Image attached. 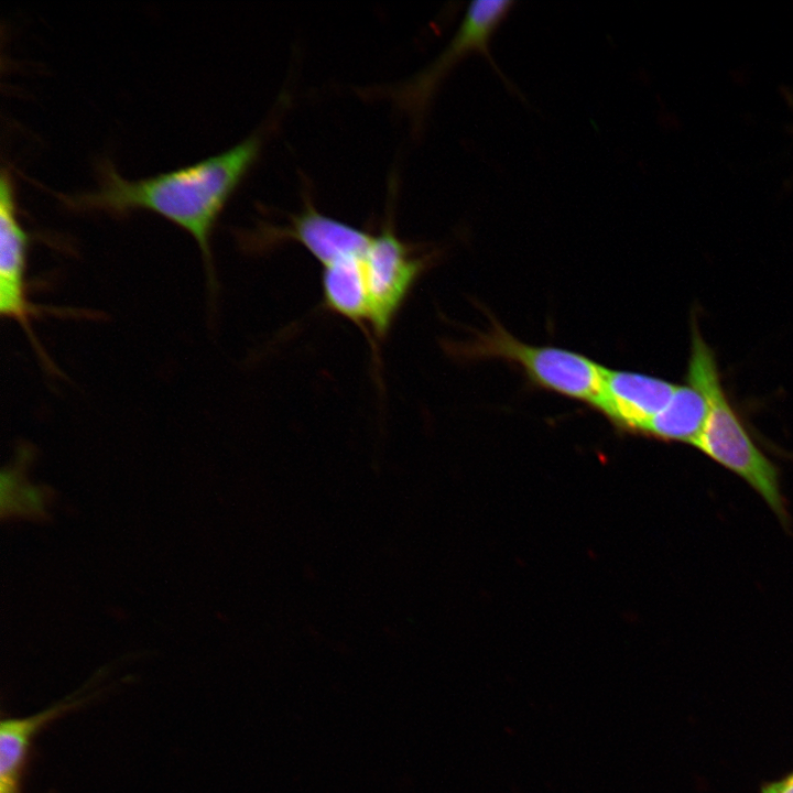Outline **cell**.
I'll return each instance as SVG.
<instances>
[{
    "label": "cell",
    "instance_id": "10",
    "mask_svg": "<svg viewBox=\"0 0 793 793\" xmlns=\"http://www.w3.org/2000/svg\"><path fill=\"white\" fill-rule=\"evenodd\" d=\"M368 248L359 254L323 267L322 290L326 308L357 325L370 324V300L365 275Z\"/></svg>",
    "mask_w": 793,
    "mask_h": 793
},
{
    "label": "cell",
    "instance_id": "12",
    "mask_svg": "<svg viewBox=\"0 0 793 793\" xmlns=\"http://www.w3.org/2000/svg\"><path fill=\"white\" fill-rule=\"evenodd\" d=\"M17 469V466L15 468H3L0 474V506L2 514L22 511L18 499L20 480Z\"/></svg>",
    "mask_w": 793,
    "mask_h": 793
},
{
    "label": "cell",
    "instance_id": "3",
    "mask_svg": "<svg viewBox=\"0 0 793 793\" xmlns=\"http://www.w3.org/2000/svg\"><path fill=\"white\" fill-rule=\"evenodd\" d=\"M468 360L499 359L515 365L536 388L584 402L590 406L601 387L605 367L573 350L526 344L496 318L491 325L457 347Z\"/></svg>",
    "mask_w": 793,
    "mask_h": 793
},
{
    "label": "cell",
    "instance_id": "9",
    "mask_svg": "<svg viewBox=\"0 0 793 793\" xmlns=\"http://www.w3.org/2000/svg\"><path fill=\"white\" fill-rule=\"evenodd\" d=\"M80 699H64L26 717H11L0 724V793H20V779L35 735L46 724L68 711Z\"/></svg>",
    "mask_w": 793,
    "mask_h": 793
},
{
    "label": "cell",
    "instance_id": "15",
    "mask_svg": "<svg viewBox=\"0 0 793 793\" xmlns=\"http://www.w3.org/2000/svg\"><path fill=\"white\" fill-rule=\"evenodd\" d=\"M33 458V452L31 448L24 446L20 447L17 452L15 465L18 467H25Z\"/></svg>",
    "mask_w": 793,
    "mask_h": 793
},
{
    "label": "cell",
    "instance_id": "4",
    "mask_svg": "<svg viewBox=\"0 0 793 793\" xmlns=\"http://www.w3.org/2000/svg\"><path fill=\"white\" fill-rule=\"evenodd\" d=\"M427 265L390 226L373 235L365 256L370 300V326L378 337L387 335L398 312Z\"/></svg>",
    "mask_w": 793,
    "mask_h": 793
},
{
    "label": "cell",
    "instance_id": "1",
    "mask_svg": "<svg viewBox=\"0 0 793 793\" xmlns=\"http://www.w3.org/2000/svg\"><path fill=\"white\" fill-rule=\"evenodd\" d=\"M262 141V133H253L218 154L139 180L122 177L110 160L101 159L95 189L55 196L73 210L123 215L145 208L162 215L195 238L213 286L211 231L228 198L257 161Z\"/></svg>",
    "mask_w": 793,
    "mask_h": 793
},
{
    "label": "cell",
    "instance_id": "8",
    "mask_svg": "<svg viewBox=\"0 0 793 793\" xmlns=\"http://www.w3.org/2000/svg\"><path fill=\"white\" fill-rule=\"evenodd\" d=\"M253 241L289 239L302 245L323 267L363 252L371 233L318 211L309 202L282 227H262Z\"/></svg>",
    "mask_w": 793,
    "mask_h": 793
},
{
    "label": "cell",
    "instance_id": "11",
    "mask_svg": "<svg viewBox=\"0 0 793 793\" xmlns=\"http://www.w3.org/2000/svg\"><path fill=\"white\" fill-rule=\"evenodd\" d=\"M708 414V401L702 389L685 380L676 384L666 405L648 424L644 435L664 442L694 445Z\"/></svg>",
    "mask_w": 793,
    "mask_h": 793
},
{
    "label": "cell",
    "instance_id": "14",
    "mask_svg": "<svg viewBox=\"0 0 793 793\" xmlns=\"http://www.w3.org/2000/svg\"><path fill=\"white\" fill-rule=\"evenodd\" d=\"M761 793H793V772L779 781L764 784Z\"/></svg>",
    "mask_w": 793,
    "mask_h": 793
},
{
    "label": "cell",
    "instance_id": "13",
    "mask_svg": "<svg viewBox=\"0 0 793 793\" xmlns=\"http://www.w3.org/2000/svg\"><path fill=\"white\" fill-rule=\"evenodd\" d=\"M18 499L22 510L34 514H42L45 511L44 497L42 491L32 485L20 486Z\"/></svg>",
    "mask_w": 793,
    "mask_h": 793
},
{
    "label": "cell",
    "instance_id": "2",
    "mask_svg": "<svg viewBox=\"0 0 793 793\" xmlns=\"http://www.w3.org/2000/svg\"><path fill=\"white\" fill-rule=\"evenodd\" d=\"M686 380L698 385L708 401L705 425L693 446L745 480L789 528L791 519L781 490L779 468L757 445L728 398L715 352L704 339L695 317L691 325Z\"/></svg>",
    "mask_w": 793,
    "mask_h": 793
},
{
    "label": "cell",
    "instance_id": "5",
    "mask_svg": "<svg viewBox=\"0 0 793 793\" xmlns=\"http://www.w3.org/2000/svg\"><path fill=\"white\" fill-rule=\"evenodd\" d=\"M513 1H472L456 33L437 58L401 89L400 99L422 112L443 78L471 52H479L492 63L489 43L492 34L510 13Z\"/></svg>",
    "mask_w": 793,
    "mask_h": 793
},
{
    "label": "cell",
    "instance_id": "6",
    "mask_svg": "<svg viewBox=\"0 0 793 793\" xmlns=\"http://www.w3.org/2000/svg\"><path fill=\"white\" fill-rule=\"evenodd\" d=\"M0 176V312L19 323L40 349L30 322L39 309L28 298L25 278L30 236L18 217L9 169L3 166Z\"/></svg>",
    "mask_w": 793,
    "mask_h": 793
},
{
    "label": "cell",
    "instance_id": "7",
    "mask_svg": "<svg viewBox=\"0 0 793 793\" xmlns=\"http://www.w3.org/2000/svg\"><path fill=\"white\" fill-rule=\"evenodd\" d=\"M675 387L659 377L605 368L600 391L591 408L618 428L643 434L666 405Z\"/></svg>",
    "mask_w": 793,
    "mask_h": 793
}]
</instances>
